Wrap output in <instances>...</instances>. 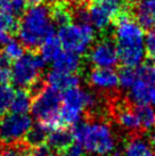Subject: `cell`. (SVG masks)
I'll use <instances>...</instances> for the list:
<instances>
[{"label":"cell","mask_w":155,"mask_h":156,"mask_svg":"<svg viewBox=\"0 0 155 156\" xmlns=\"http://www.w3.org/2000/svg\"><path fill=\"white\" fill-rule=\"evenodd\" d=\"M119 62L128 67H137L145 56V33L136 20L128 14L121 13L113 31Z\"/></svg>","instance_id":"cell-1"},{"label":"cell","mask_w":155,"mask_h":156,"mask_svg":"<svg viewBox=\"0 0 155 156\" xmlns=\"http://www.w3.org/2000/svg\"><path fill=\"white\" fill-rule=\"evenodd\" d=\"M73 140L86 153L95 156H110L116 151V138L111 126L104 120L80 121L73 126Z\"/></svg>","instance_id":"cell-2"},{"label":"cell","mask_w":155,"mask_h":156,"mask_svg":"<svg viewBox=\"0 0 155 156\" xmlns=\"http://www.w3.org/2000/svg\"><path fill=\"white\" fill-rule=\"evenodd\" d=\"M50 8L47 5H31L17 24L18 40L29 49L38 48L49 34L54 33Z\"/></svg>","instance_id":"cell-3"},{"label":"cell","mask_w":155,"mask_h":156,"mask_svg":"<svg viewBox=\"0 0 155 156\" xmlns=\"http://www.w3.org/2000/svg\"><path fill=\"white\" fill-rule=\"evenodd\" d=\"M100 106V99L96 94L83 88L75 87L64 91L62 106L58 114L59 124L75 126L81 121L85 112H94Z\"/></svg>","instance_id":"cell-4"},{"label":"cell","mask_w":155,"mask_h":156,"mask_svg":"<svg viewBox=\"0 0 155 156\" xmlns=\"http://www.w3.org/2000/svg\"><path fill=\"white\" fill-rule=\"evenodd\" d=\"M62 106V95L60 91L56 90L52 87L43 86L35 94L34 99L31 104L32 115L38 120V122L42 123L49 128L50 130L59 126L58 114Z\"/></svg>","instance_id":"cell-5"},{"label":"cell","mask_w":155,"mask_h":156,"mask_svg":"<svg viewBox=\"0 0 155 156\" xmlns=\"http://www.w3.org/2000/svg\"><path fill=\"white\" fill-rule=\"evenodd\" d=\"M57 38L64 50L83 55L94 44L95 29L89 23H69L60 26Z\"/></svg>","instance_id":"cell-6"},{"label":"cell","mask_w":155,"mask_h":156,"mask_svg":"<svg viewBox=\"0 0 155 156\" xmlns=\"http://www.w3.org/2000/svg\"><path fill=\"white\" fill-rule=\"evenodd\" d=\"M46 62L40 55L33 52L23 54L20 58L15 59L9 69V79L14 86L20 89H27L39 81L40 73L45 69Z\"/></svg>","instance_id":"cell-7"},{"label":"cell","mask_w":155,"mask_h":156,"mask_svg":"<svg viewBox=\"0 0 155 156\" xmlns=\"http://www.w3.org/2000/svg\"><path fill=\"white\" fill-rule=\"evenodd\" d=\"M32 124V117L27 114L12 112L2 115L0 119V144L5 146L20 144L25 138Z\"/></svg>","instance_id":"cell-8"},{"label":"cell","mask_w":155,"mask_h":156,"mask_svg":"<svg viewBox=\"0 0 155 156\" xmlns=\"http://www.w3.org/2000/svg\"><path fill=\"white\" fill-rule=\"evenodd\" d=\"M88 61L95 67L113 69L119 63L115 44L110 39H102L91 44L88 50Z\"/></svg>","instance_id":"cell-9"},{"label":"cell","mask_w":155,"mask_h":156,"mask_svg":"<svg viewBox=\"0 0 155 156\" xmlns=\"http://www.w3.org/2000/svg\"><path fill=\"white\" fill-rule=\"evenodd\" d=\"M88 83L100 92H113L119 88V76L113 69L95 67L88 73Z\"/></svg>","instance_id":"cell-10"},{"label":"cell","mask_w":155,"mask_h":156,"mask_svg":"<svg viewBox=\"0 0 155 156\" xmlns=\"http://www.w3.org/2000/svg\"><path fill=\"white\" fill-rule=\"evenodd\" d=\"M114 119L117 126L128 133H137L142 130L135 108L125 104H117L114 107Z\"/></svg>","instance_id":"cell-11"},{"label":"cell","mask_w":155,"mask_h":156,"mask_svg":"<svg viewBox=\"0 0 155 156\" xmlns=\"http://www.w3.org/2000/svg\"><path fill=\"white\" fill-rule=\"evenodd\" d=\"M135 20L144 30L155 29V0H136Z\"/></svg>","instance_id":"cell-12"},{"label":"cell","mask_w":155,"mask_h":156,"mask_svg":"<svg viewBox=\"0 0 155 156\" xmlns=\"http://www.w3.org/2000/svg\"><path fill=\"white\" fill-rule=\"evenodd\" d=\"M46 82L49 87L58 91H66L71 88L79 87L80 76L77 73H65L52 69L49 71L46 76Z\"/></svg>","instance_id":"cell-13"},{"label":"cell","mask_w":155,"mask_h":156,"mask_svg":"<svg viewBox=\"0 0 155 156\" xmlns=\"http://www.w3.org/2000/svg\"><path fill=\"white\" fill-rule=\"evenodd\" d=\"M52 64L54 69L65 73H77L81 66V59L80 55L78 54L62 50L58 54V56L52 62Z\"/></svg>","instance_id":"cell-14"},{"label":"cell","mask_w":155,"mask_h":156,"mask_svg":"<svg viewBox=\"0 0 155 156\" xmlns=\"http://www.w3.org/2000/svg\"><path fill=\"white\" fill-rule=\"evenodd\" d=\"M73 141L72 131H69L65 128H54L49 131L47 136L46 143L47 146L52 152H62L64 148H66Z\"/></svg>","instance_id":"cell-15"},{"label":"cell","mask_w":155,"mask_h":156,"mask_svg":"<svg viewBox=\"0 0 155 156\" xmlns=\"http://www.w3.org/2000/svg\"><path fill=\"white\" fill-rule=\"evenodd\" d=\"M88 14H89V24L98 31L108 29L113 21L112 15L104 7H102L97 1L88 8Z\"/></svg>","instance_id":"cell-16"},{"label":"cell","mask_w":155,"mask_h":156,"mask_svg":"<svg viewBox=\"0 0 155 156\" xmlns=\"http://www.w3.org/2000/svg\"><path fill=\"white\" fill-rule=\"evenodd\" d=\"M122 156H155L154 149L146 139L135 136L125 143Z\"/></svg>","instance_id":"cell-17"},{"label":"cell","mask_w":155,"mask_h":156,"mask_svg":"<svg viewBox=\"0 0 155 156\" xmlns=\"http://www.w3.org/2000/svg\"><path fill=\"white\" fill-rule=\"evenodd\" d=\"M154 86H151L142 81L140 79L137 78L136 75V80L132 83V86L128 89V97L131 103L136 105H142V104H150V95H151V90Z\"/></svg>","instance_id":"cell-18"},{"label":"cell","mask_w":155,"mask_h":156,"mask_svg":"<svg viewBox=\"0 0 155 156\" xmlns=\"http://www.w3.org/2000/svg\"><path fill=\"white\" fill-rule=\"evenodd\" d=\"M40 48V56L46 63H52L57 56L58 54L62 51V46L57 35H55V33L49 34L43 40L41 44L39 46Z\"/></svg>","instance_id":"cell-19"},{"label":"cell","mask_w":155,"mask_h":156,"mask_svg":"<svg viewBox=\"0 0 155 156\" xmlns=\"http://www.w3.org/2000/svg\"><path fill=\"white\" fill-rule=\"evenodd\" d=\"M31 104H32V98L30 91L25 89H18L14 92L10 111L18 114H27V112H30L31 109Z\"/></svg>","instance_id":"cell-20"},{"label":"cell","mask_w":155,"mask_h":156,"mask_svg":"<svg viewBox=\"0 0 155 156\" xmlns=\"http://www.w3.org/2000/svg\"><path fill=\"white\" fill-rule=\"evenodd\" d=\"M135 111L137 113L138 120L142 130H153L155 128V107L150 104L136 105Z\"/></svg>","instance_id":"cell-21"},{"label":"cell","mask_w":155,"mask_h":156,"mask_svg":"<svg viewBox=\"0 0 155 156\" xmlns=\"http://www.w3.org/2000/svg\"><path fill=\"white\" fill-rule=\"evenodd\" d=\"M49 131H50V129L47 128L42 123H40V122H38L37 124H32V126L30 128V130L27 131L25 138H24L25 139V143L30 147L45 144Z\"/></svg>","instance_id":"cell-22"},{"label":"cell","mask_w":155,"mask_h":156,"mask_svg":"<svg viewBox=\"0 0 155 156\" xmlns=\"http://www.w3.org/2000/svg\"><path fill=\"white\" fill-rule=\"evenodd\" d=\"M50 17L52 24L57 26H64L69 24L72 20V13L64 5H56L50 9Z\"/></svg>","instance_id":"cell-23"},{"label":"cell","mask_w":155,"mask_h":156,"mask_svg":"<svg viewBox=\"0 0 155 156\" xmlns=\"http://www.w3.org/2000/svg\"><path fill=\"white\" fill-rule=\"evenodd\" d=\"M2 47H4L2 55L8 61H15V59L20 58L24 54V46L22 44V42L20 40L8 38Z\"/></svg>","instance_id":"cell-24"},{"label":"cell","mask_w":155,"mask_h":156,"mask_svg":"<svg viewBox=\"0 0 155 156\" xmlns=\"http://www.w3.org/2000/svg\"><path fill=\"white\" fill-rule=\"evenodd\" d=\"M14 92L15 91L12 86H8L6 83L0 86V116L7 114V112L10 109Z\"/></svg>","instance_id":"cell-25"},{"label":"cell","mask_w":155,"mask_h":156,"mask_svg":"<svg viewBox=\"0 0 155 156\" xmlns=\"http://www.w3.org/2000/svg\"><path fill=\"white\" fill-rule=\"evenodd\" d=\"M17 27V22L14 15L8 13L7 10L0 8V33L8 34Z\"/></svg>","instance_id":"cell-26"},{"label":"cell","mask_w":155,"mask_h":156,"mask_svg":"<svg viewBox=\"0 0 155 156\" xmlns=\"http://www.w3.org/2000/svg\"><path fill=\"white\" fill-rule=\"evenodd\" d=\"M117 76H119V87L128 90L136 80V67L124 66L117 73Z\"/></svg>","instance_id":"cell-27"},{"label":"cell","mask_w":155,"mask_h":156,"mask_svg":"<svg viewBox=\"0 0 155 156\" xmlns=\"http://www.w3.org/2000/svg\"><path fill=\"white\" fill-rule=\"evenodd\" d=\"M97 2L106 9L113 17L120 15L124 7V0H97Z\"/></svg>","instance_id":"cell-28"},{"label":"cell","mask_w":155,"mask_h":156,"mask_svg":"<svg viewBox=\"0 0 155 156\" xmlns=\"http://www.w3.org/2000/svg\"><path fill=\"white\" fill-rule=\"evenodd\" d=\"M26 5L27 4L25 0H7L4 9L14 16H18L24 13V10L26 9Z\"/></svg>","instance_id":"cell-29"},{"label":"cell","mask_w":155,"mask_h":156,"mask_svg":"<svg viewBox=\"0 0 155 156\" xmlns=\"http://www.w3.org/2000/svg\"><path fill=\"white\" fill-rule=\"evenodd\" d=\"M145 51L152 62H155V31L153 30L145 35Z\"/></svg>","instance_id":"cell-30"},{"label":"cell","mask_w":155,"mask_h":156,"mask_svg":"<svg viewBox=\"0 0 155 156\" xmlns=\"http://www.w3.org/2000/svg\"><path fill=\"white\" fill-rule=\"evenodd\" d=\"M62 156H85L86 155V151L83 149L80 144L71 143L66 148H64L62 152H60Z\"/></svg>","instance_id":"cell-31"},{"label":"cell","mask_w":155,"mask_h":156,"mask_svg":"<svg viewBox=\"0 0 155 156\" xmlns=\"http://www.w3.org/2000/svg\"><path fill=\"white\" fill-rule=\"evenodd\" d=\"M72 17L75 18L77 23H89V14L88 8L85 6H78L72 13Z\"/></svg>","instance_id":"cell-32"},{"label":"cell","mask_w":155,"mask_h":156,"mask_svg":"<svg viewBox=\"0 0 155 156\" xmlns=\"http://www.w3.org/2000/svg\"><path fill=\"white\" fill-rule=\"evenodd\" d=\"M52 151L47 146V144H41L38 146L31 147V156H52Z\"/></svg>","instance_id":"cell-33"},{"label":"cell","mask_w":155,"mask_h":156,"mask_svg":"<svg viewBox=\"0 0 155 156\" xmlns=\"http://www.w3.org/2000/svg\"><path fill=\"white\" fill-rule=\"evenodd\" d=\"M22 148H17L16 145L14 146H7V148H5L2 152L0 153V156H20L22 154Z\"/></svg>","instance_id":"cell-34"},{"label":"cell","mask_w":155,"mask_h":156,"mask_svg":"<svg viewBox=\"0 0 155 156\" xmlns=\"http://www.w3.org/2000/svg\"><path fill=\"white\" fill-rule=\"evenodd\" d=\"M9 80V66L0 64V86L7 83Z\"/></svg>","instance_id":"cell-35"},{"label":"cell","mask_w":155,"mask_h":156,"mask_svg":"<svg viewBox=\"0 0 155 156\" xmlns=\"http://www.w3.org/2000/svg\"><path fill=\"white\" fill-rule=\"evenodd\" d=\"M56 2H58L59 5H64V6H66V5H74L77 4L79 0H55Z\"/></svg>","instance_id":"cell-36"},{"label":"cell","mask_w":155,"mask_h":156,"mask_svg":"<svg viewBox=\"0 0 155 156\" xmlns=\"http://www.w3.org/2000/svg\"><path fill=\"white\" fill-rule=\"evenodd\" d=\"M9 37L8 34H4V33H0V49L2 48V46H4V44L7 41V39H8Z\"/></svg>","instance_id":"cell-37"},{"label":"cell","mask_w":155,"mask_h":156,"mask_svg":"<svg viewBox=\"0 0 155 156\" xmlns=\"http://www.w3.org/2000/svg\"><path fill=\"white\" fill-rule=\"evenodd\" d=\"M148 143L151 144V146L153 147V149H155V130L153 131L151 133V136H150V141Z\"/></svg>","instance_id":"cell-38"},{"label":"cell","mask_w":155,"mask_h":156,"mask_svg":"<svg viewBox=\"0 0 155 156\" xmlns=\"http://www.w3.org/2000/svg\"><path fill=\"white\" fill-rule=\"evenodd\" d=\"M26 4H30V5H39V4H42L45 0H25Z\"/></svg>","instance_id":"cell-39"},{"label":"cell","mask_w":155,"mask_h":156,"mask_svg":"<svg viewBox=\"0 0 155 156\" xmlns=\"http://www.w3.org/2000/svg\"><path fill=\"white\" fill-rule=\"evenodd\" d=\"M6 2H7V0H0V8L4 9L5 5H6Z\"/></svg>","instance_id":"cell-40"},{"label":"cell","mask_w":155,"mask_h":156,"mask_svg":"<svg viewBox=\"0 0 155 156\" xmlns=\"http://www.w3.org/2000/svg\"><path fill=\"white\" fill-rule=\"evenodd\" d=\"M20 156H31V155H30V154H25V153H22V154Z\"/></svg>","instance_id":"cell-41"},{"label":"cell","mask_w":155,"mask_h":156,"mask_svg":"<svg viewBox=\"0 0 155 156\" xmlns=\"http://www.w3.org/2000/svg\"><path fill=\"white\" fill-rule=\"evenodd\" d=\"M136 0H124V2H134Z\"/></svg>","instance_id":"cell-42"},{"label":"cell","mask_w":155,"mask_h":156,"mask_svg":"<svg viewBox=\"0 0 155 156\" xmlns=\"http://www.w3.org/2000/svg\"><path fill=\"white\" fill-rule=\"evenodd\" d=\"M86 1H94V0H86Z\"/></svg>","instance_id":"cell-43"}]
</instances>
